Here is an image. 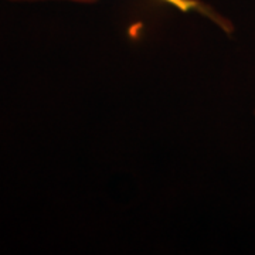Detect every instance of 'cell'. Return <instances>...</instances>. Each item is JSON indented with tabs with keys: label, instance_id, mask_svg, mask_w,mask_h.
<instances>
[{
	"label": "cell",
	"instance_id": "1",
	"mask_svg": "<svg viewBox=\"0 0 255 255\" xmlns=\"http://www.w3.org/2000/svg\"><path fill=\"white\" fill-rule=\"evenodd\" d=\"M73 1H95V0H73ZM160 1H163V3L169 4V6H173L174 9L184 11V13H187V11L203 13V14H206L207 17L213 18L216 23H219L221 27H224L226 30H228L227 26L224 24L226 21H224L223 18H220L219 16H216L211 10L207 9V6H204V4L200 3L199 0H160Z\"/></svg>",
	"mask_w": 255,
	"mask_h": 255
}]
</instances>
